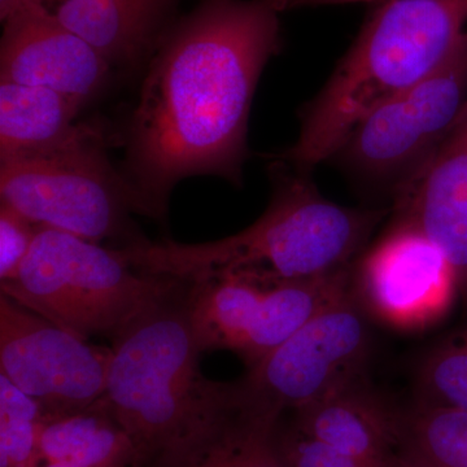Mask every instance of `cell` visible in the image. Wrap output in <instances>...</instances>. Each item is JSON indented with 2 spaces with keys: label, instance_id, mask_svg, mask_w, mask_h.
<instances>
[{
  "label": "cell",
  "instance_id": "cell-1",
  "mask_svg": "<svg viewBox=\"0 0 467 467\" xmlns=\"http://www.w3.org/2000/svg\"><path fill=\"white\" fill-rule=\"evenodd\" d=\"M279 12L266 0H202L152 54L126 128L121 174L135 213L167 216L184 178L242 186L252 100L281 50Z\"/></svg>",
  "mask_w": 467,
  "mask_h": 467
},
{
  "label": "cell",
  "instance_id": "cell-2",
  "mask_svg": "<svg viewBox=\"0 0 467 467\" xmlns=\"http://www.w3.org/2000/svg\"><path fill=\"white\" fill-rule=\"evenodd\" d=\"M272 199L251 226L218 241H140L119 247L138 272L186 284L243 275L267 284L310 281L355 266L389 209L343 207L326 199L309 173L270 164Z\"/></svg>",
  "mask_w": 467,
  "mask_h": 467
},
{
  "label": "cell",
  "instance_id": "cell-3",
  "mask_svg": "<svg viewBox=\"0 0 467 467\" xmlns=\"http://www.w3.org/2000/svg\"><path fill=\"white\" fill-rule=\"evenodd\" d=\"M187 288L113 337L103 399L133 444V467H182L235 407L234 383L199 368Z\"/></svg>",
  "mask_w": 467,
  "mask_h": 467
},
{
  "label": "cell",
  "instance_id": "cell-4",
  "mask_svg": "<svg viewBox=\"0 0 467 467\" xmlns=\"http://www.w3.org/2000/svg\"><path fill=\"white\" fill-rule=\"evenodd\" d=\"M321 92L300 113L299 138L273 155L310 173L333 159L378 107L422 81L466 33L467 0H383Z\"/></svg>",
  "mask_w": 467,
  "mask_h": 467
},
{
  "label": "cell",
  "instance_id": "cell-5",
  "mask_svg": "<svg viewBox=\"0 0 467 467\" xmlns=\"http://www.w3.org/2000/svg\"><path fill=\"white\" fill-rule=\"evenodd\" d=\"M184 285L138 272L119 250L39 227L20 272L0 282V294L82 339H113Z\"/></svg>",
  "mask_w": 467,
  "mask_h": 467
},
{
  "label": "cell",
  "instance_id": "cell-6",
  "mask_svg": "<svg viewBox=\"0 0 467 467\" xmlns=\"http://www.w3.org/2000/svg\"><path fill=\"white\" fill-rule=\"evenodd\" d=\"M107 131L70 149L41 158L0 161V195L38 227L60 230L94 243L143 238L131 229L130 192L121 171L110 164Z\"/></svg>",
  "mask_w": 467,
  "mask_h": 467
},
{
  "label": "cell",
  "instance_id": "cell-7",
  "mask_svg": "<svg viewBox=\"0 0 467 467\" xmlns=\"http://www.w3.org/2000/svg\"><path fill=\"white\" fill-rule=\"evenodd\" d=\"M466 104L467 32L422 81L368 113L334 158L362 182L395 196L429 164Z\"/></svg>",
  "mask_w": 467,
  "mask_h": 467
},
{
  "label": "cell",
  "instance_id": "cell-8",
  "mask_svg": "<svg viewBox=\"0 0 467 467\" xmlns=\"http://www.w3.org/2000/svg\"><path fill=\"white\" fill-rule=\"evenodd\" d=\"M355 266L310 281L267 284L221 275L189 284L187 306L202 352L227 349L247 368L284 344L301 326L353 291Z\"/></svg>",
  "mask_w": 467,
  "mask_h": 467
},
{
  "label": "cell",
  "instance_id": "cell-9",
  "mask_svg": "<svg viewBox=\"0 0 467 467\" xmlns=\"http://www.w3.org/2000/svg\"><path fill=\"white\" fill-rule=\"evenodd\" d=\"M370 331L353 291L301 326L235 382L239 407L282 418L367 379Z\"/></svg>",
  "mask_w": 467,
  "mask_h": 467
},
{
  "label": "cell",
  "instance_id": "cell-10",
  "mask_svg": "<svg viewBox=\"0 0 467 467\" xmlns=\"http://www.w3.org/2000/svg\"><path fill=\"white\" fill-rule=\"evenodd\" d=\"M110 358L112 348L91 346L0 294V374L38 401L46 420L99 401Z\"/></svg>",
  "mask_w": 467,
  "mask_h": 467
},
{
  "label": "cell",
  "instance_id": "cell-11",
  "mask_svg": "<svg viewBox=\"0 0 467 467\" xmlns=\"http://www.w3.org/2000/svg\"><path fill=\"white\" fill-rule=\"evenodd\" d=\"M353 294L374 317L404 331L441 322L460 299L450 260L422 230L404 217L356 261Z\"/></svg>",
  "mask_w": 467,
  "mask_h": 467
},
{
  "label": "cell",
  "instance_id": "cell-12",
  "mask_svg": "<svg viewBox=\"0 0 467 467\" xmlns=\"http://www.w3.org/2000/svg\"><path fill=\"white\" fill-rule=\"evenodd\" d=\"M109 67L99 52L36 0L5 23L0 81L51 88L85 104L106 84Z\"/></svg>",
  "mask_w": 467,
  "mask_h": 467
},
{
  "label": "cell",
  "instance_id": "cell-13",
  "mask_svg": "<svg viewBox=\"0 0 467 467\" xmlns=\"http://www.w3.org/2000/svg\"><path fill=\"white\" fill-rule=\"evenodd\" d=\"M392 212L444 252L467 306V104L429 164L393 196Z\"/></svg>",
  "mask_w": 467,
  "mask_h": 467
},
{
  "label": "cell",
  "instance_id": "cell-14",
  "mask_svg": "<svg viewBox=\"0 0 467 467\" xmlns=\"http://www.w3.org/2000/svg\"><path fill=\"white\" fill-rule=\"evenodd\" d=\"M292 426L371 467H395L402 453L404 413L370 389L368 379L292 411Z\"/></svg>",
  "mask_w": 467,
  "mask_h": 467
},
{
  "label": "cell",
  "instance_id": "cell-15",
  "mask_svg": "<svg viewBox=\"0 0 467 467\" xmlns=\"http://www.w3.org/2000/svg\"><path fill=\"white\" fill-rule=\"evenodd\" d=\"M82 106L51 88L0 81V161L41 158L97 134L99 122H76Z\"/></svg>",
  "mask_w": 467,
  "mask_h": 467
},
{
  "label": "cell",
  "instance_id": "cell-16",
  "mask_svg": "<svg viewBox=\"0 0 467 467\" xmlns=\"http://www.w3.org/2000/svg\"><path fill=\"white\" fill-rule=\"evenodd\" d=\"M177 0H63L55 16L110 66L131 67L155 52Z\"/></svg>",
  "mask_w": 467,
  "mask_h": 467
},
{
  "label": "cell",
  "instance_id": "cell-17",
  "mask_svg": "<svg viewBox=\"0 0 467 467\" xmlns=\"http://www.w3.org/2000/svg\"><path fill=\"white\" fill-rule=\"evenodd\" d=\"M279 420L235 404L182 467H290L279 445Z\"/></svg>",
  "mask_w": 467,
  "mask_h": 467
},
{
  "label": "cell",
  "instance_id": "cell-18",
  "mask_svg": "<svg viewBox=\"0 0 467 467\" xmlns=\"http://www.w3.org/2000/svg\"><path fill=\"white\" fill-rule=\"evenodd\" d=\"M402 431V453L420 466L467 467V410L416 402Z\"/></svg>",
  "mask_w": 467,
  "mask_h": 467
},
{
  "label": "cell",
  "instance_id": "cell-19",
  "mask_svg": "<svg viewBox=\"0 0 467 467\" xmlns=\"http://www.w3.org/2000/svg\"><path fill=\"white\" fill-rule=\"evenodd\" d=\"M417 404L467 410V322L430 349L417 374Z\"/></svg>",
  "mask_w": 467,
  "mask_h": 467
},
{
  "label": "cell",
  "instance_id": "cell-20",
  "mask_svg": "<svg viewBox=\"0 0 467 467\" xmlns=\"http://www.w3.org/2000/svg\"><path fill=\"white\" fill-rule=\"evenodd\" d=\"M45 411L38 401L0 374V467H39Z\"/></svg>",
  "mask_w": 467,
  "mask_h": 467
},
{
  "label": "cell",
  "instance_id": "cell-21",
  "mask_svg": "<svg viewBox=\"0 0 467 467\" xmlns=\"http://www.w3.org/2000/svg\"><path fill=\"white\" fill-rule=\"evenodd\" d=\"M34 225L15 209L0 207V282L15 278L32 250L38 233Z\"/></svg>",
  "mask_w": 467,
  "mask_h": 467
},
{
  "label": "cell",
  "instance_id": "cell-22",
  "mask_svg": "<svg viewBox=\"0 0 467 467\" xmlns=\"http://www.w3.org/2000/svg\"><path fill=\"white\" fill-rule=\"evenodd\" d=\"M278 441L290 467H371L303 434L292 425L284 431L278 429Z\"/></svg>",
  "mask_w": 467,
  "mask_h": 467
},
{
  "label": "cell",
  "instance_id": "cell-23",
  "mask_svg": "<svg viewBox=\"0 0 467 467\" xmlns=\"http://www.w3.org/2000/svg\"><path fill=\"white\" fill-rule=\"evenodd\" d=\"M30 0H0V20L2 23H7L9 18L17 15L21 9L26 8Z\"/></svg>",
  "mask_w": 467,
  "mask_h": 467
},
{
  "label": "cell",
  "instance_id": "cell-24",
  "mask_svg": "<svg viewBox=\"0 0 467 467\" xmlns=\"http://www.w3.org/2000/svg\"><path fill=\"white\" fill-rule=\"evenodd\" d=\"M275 11L282 12L287 9L306 7L309 0H266Z\"/></svg>",
  "mask_w": 467,
  "mask_h": 467
},
{
  "label": "cell",
  "instance_id": "cell-25",
  "mask_svg": "<svg viewBox=\"0 0 467 467\" xmlns=\"http://www.w3.org/2000/svg\"><path fill=\"white\" fill-rule=\"evenodd\" d=\"M359 2H383V0H309L306 7H316V5H348V3Z\"/></svg>",
  "mask_w": 467,
  "mask_h": 467
},
{
  "label": "cell",
  "instance_id": "cell-26",
  "mask_svg": "<svg viewBox=\"0 0 467 467\" xmlns=\"http://www.w3.org/2000/svg\"><path fill=\"white\" fill-rule=\"evenodd\" d=\"M39 467H84L72 460H60V461H47L45 465Z\"/></svg>",
  "mask_w": 467,
  "mask_h": 467
},
{
  "label": "cell",
  "instance_id": "cell-27",
  "mask_svg": "<svg viewBox=\"0 0 467 467\" xmlns=\"http://www.w3.org/2000/svg\"><path fill=\"white\" fill-rule=\"evenodd\" d=\"M395 467H422L420 463H417L416 461L411 460L410 457H408L407 454L401 453V456L399 457L398 462H396Z\"/></svg>",
  "mask_w": 467,
  "mask_h": 467
},
{
  "label": "cell",
  "instance_id": "cell-28",
  "mask_svg": "<svg viewBox=\"0 0 467 467\" xmlns=\"http://www.w3.org/2000/svg\"><path fill=\"white\" fill-rule=\"evenodd\" d=\"M36 3H39V5H46L45 3L47 2V0H36Z\"/></svg>",
  "mask_w": 467,
  "mask_h": 467
}]
</instances>
